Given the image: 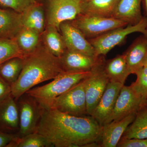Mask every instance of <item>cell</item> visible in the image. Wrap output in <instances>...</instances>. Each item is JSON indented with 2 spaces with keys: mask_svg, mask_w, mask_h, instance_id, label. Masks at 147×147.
Returning a JSON list of instances; mask_svg holds the SVG:
<instances>
[{
  "mask_svg": "<svg viewBox=\"0 0 147 147\" xmlns=\"http://www.w3.org/2000/svg\"><path fill=\"white\" fill-rule=\"evenodd\" d=\"M87 39L99 36L114 29L125 26V22L114 17H104L81 13L70 21Z\"/></svg>",
  "mask_w": 147,
  "mask_h": 147,
  "instance_id": "obj_6",
  "label": "cell"
},
{
  "mask_svg": "<svg viewBox=\"0 0 147 147\" xmlns=\"http://www.w3.org/2000/svg\"><path fill=\"white\" fill-rule=\"evenodd\" d=\"M25 55L18 47L16 39L0 38V65L11 58H24Z\"/></svg>",
  "mask_w": 147,
  "mask_h": 147,
  "instance_id": "obj_27",
  "label": "cell"
},
{
  "mask_svg": "<svg viewBox=\"0 0 147 147\" xmlns=\"http://www.w3.org/2000/svg\"><path fill=\"white\" fill-rule=\"evenodd\" d=\"M146 102H147V101H146Z\"/></svg>",
  "mask_w": 147,
  "mask_h": 147,
  "instance_id": "obj_36",
  "label": "cell"
},
{
  "mask_svg": "<svg viewBox=\"0 0 147 147\" xmlns=\"http://www.w3.org/2000/svg\"><path fill=\"white\" fill-rule=\"evenodd\" d=\"M134 32H141L147 36V16H143L141 21L135 25L117 28L88 40L94 48L96 56H105L123 42L128 35Z\"/></svg>",
  "mask_w": 147,
  "mask_h": 147,
  "instance_id": "obj_4",
  "label": "cell"
},
{
  "mask_svg": "<svg viewBox=\"0 0 147 147\" xmlns=\"http://www.w3.org/2000/svg\"><path fill=\"white\" fill-rule=\"evenodd\" d=\"M142 1L143 2L144 8L147 16V0H142Z\"/></svg>",
  "mask_w": 147,
  "mask_h": 147,
  "instance_id": "obj_33",
  "label": "cell"
},
{
  "mask_svg": "<svg viewBox=\"0 0 147 147\" xmlns=\"http://www.w3.org/2000/svg\"></svg>",
  "mask_w": 147,
  "mask_h": 147,
  "instance_id": "obj_37",
  "label": "cell"
},
{
  "mask_svg": "<svg viewBox=\"0 0 147 147\" xmlns=\"http://www.w3.org/2000/svg\"><path fill=\"white\" fill-rule=\"evenodd\" d=\"M86 79L55 98L47 108L56 109L74 116L88 115L85 92Z\"/></svg>",
  "mask_w": 147,
  "mask_h": 147,
  "instance_id": "obj_5",
  "label": "cell"
},
{
  "mask_svg": "<svg viewBox=\"0 0 147 147\" xmlns=\"http://www.w3.org/2000/svg\"><path fill=\"white\" fill-rule=\"evenodd\" d=\"M142 0H119L113 17L127 25L138 24L143 18L141 12Z\"/></svg>",
  "mask_w": 147,
  "mask_h": 147,
  "instance_id": "obj_18",
  "label": "cell"
},
{
  "mask_svg": "<svg viewBox=\"0 0 147 147\" xmlns=\"http://www.w3.org/2000/svg\"><path fill=\"white\" fill-rule=\"evenodd\" d=\"M119 0H87L81 3L82 13L93 16L113 17Z\"/></svg>",
  "mask_w": 147,
  "mask_h": 147,
  "instance_id": "obj_21",
  "label": "cell"
},
{
  "mask_svg": "<svg viewBox=\"0 0 147 147\" xmlns=\"http://www.w3.org/2000/svg\"><path fill=\"white\" fill-rule=\"evenodd\" d=\"M123 84L109 82L92 116L102 125L114 109Z\"/></svg>",
  "mask_w": 147,
  "mask_h": 147,
  "instance_id": "obj_12",
  "label": "cell"
},
{
  "mask_svg": "<svg viewBox=\"0 0 147 147\" xmlns=\"http://www.w3.org/2000/svg\"><path fill=\"white\" fill-rule=\"evenodd\" d=\"M24 63V58L16 57L0 65V77L11 86L18 79Z\"/></svg>",
  "mask_w": 147,
  "mask_h": 147,
  "instance_id": "obj_25",
  "label": "cell"
},
{
  "mask_svg": "<svg viewBox=\"0 0 147 147\" xmlns=\"http://www.w3.org/2000/svg\"><path fill=\"white\" fill-rule=\"evenodd\" d=\"M57 28L47 25L41 34L42 43L55 57L60 58L66 50L65 43L61 34Z\"/></svg>",
  "mask_w": 147,
  "mask_h": 147,
  "instance_id": "obj_23",
  "label": "cell"
},
{
  "mask_svg": "<svg viewBox=\"0 0 147 147\" xmlns=\"http://www.w3.org/2000/svg\"><path fill=\"white\" fill-rule=\"evenodd\" d=\"M36 2V0H0V5L21 13Z\"/></svg>",
  "mask_w": 147,
  "mask_h": 147,
  "instance_id": "obj_29",
  "label": "cell"
},
{
  "mask_svg": "<svg viewBox=\"0 0 147 147\" xmlns=\"http://www.w3.org/2000/svg\"><path fill=\"white\" fill-rule=\"evenodd\" d=\"M104 56L91 57L66 49L60 58L65 71H88L99 63Z\"/></svg>",
  "mask_w": 147,
  "mask_h": 147,
  "instance_id": "obj_13",
  "label": "cell"
},
{
  "mask_svg": "<svg viewBox=\"0 0 147 147\" xmlns=\"http://www.w3.org/2000/svg\"><path fill=\"white\" fill-rule=\"evenodd\" d=\"M144 102L131 86L122 87L114 109L105 124L124 118L126 116L136 113Z\"/></svg>",
  "mask_w": 147,
  "mask_h": 147,
  "instance_id": "obj_10",
  "label": "cell"
},
{
  "mask_svg": "<svg viewBox=\"0 0 147 147\" xmlns=\"http://www.w3.org/2000/svg\"><path fill=\"white\" fill-rule=\"evenodd\" d=\"M143 67H147V56L146 57V59L144 61V63H143Z\"/></svg>",
  "mask_w": 147,
  "mask_h": 147,
  "instance_id": "obj_34",
  "label": "cell"
},
{
  "mask_svg": "<svg viewBox=\"0 0 147 147\" xmlns=\"http://www.w3.org/2000/svg\"><path fill=\"white\" fill-rule=\"evenodd\" d=\"M79 1L81 3L84 2L86 1L87 0H79Z\"/></svg>",
  "mask_w": 147,
  "mask_h": 147,
  "instance_id": "obj_35",
  "label": "cell"
},
{
  "mask_svg": "<svg viewBox=\"0 0 147 147\" xmlns=\"http://www.w3.org/2000/svg\"><path fill=\"white\" fill-rule=\"evenodd\" d=\"M136 81L130 86L141 97L142 100L146 102L147 100V67H143L135 74Z\"/></svg>",
  "mask_w": 147,
  "mask_h": 147,
  "instance_id": "obj_28",
  "label": "cell"
},
{
  "mask_svg": "<svg viewBox=\"0 0 147 147\" xmlns=\"http://www.w3.org/2000/svg\"><path fill=\"white\" fill-rule=\"evenodd\" d=\"M123 54L129 74H135L143 67V63L147 56V36L144 35L137 38Z\"/></svg>",
  "mask_w": 147,
  "mask_h": 147,
  "instance_id": "obj_16",
  "label": "cell"
},
{
  "mask_svg": "<svg viewBox=\"0 0 147 147\" xmlns=\"http://www.w3.org/2000/svg\"><path fill=\"white\" fill-rule=\"evenodd\" d=\"M105 58L91 71L86 79L85 92L87 113L92 116L110 82L104 69Z\"/></svg>",
  "mask_w": 147,
  "mask_h": 147,
  "instance_id": "obj_7",
  "label": "cell"
},
{
  "mask_svg": "<svg viewBox=\"0 0 147 147\" xmlns=\"http://www.w3.org/2000/svg\"><path fill=\"white\" fill-rule=\"evenodd\" d=\"M104 69L110 82H117L123 85L129 75L126 60L123 54L105 60Z\"/></svg>",
  "mask_w": 147,
  "mask_h": 147,
  "instance_id": "obj_20",
  "label": "cell"
},
{
  "mask_svg": "<svg viewBox=\"0 0 147 147\" xmlns=\"http://www.w3.org/2000/svg\"><path fill=\"white\" fill-rule=\"evenodd\" d=\"M117 147H147V138L121 139L117 145Z\"/></svg>",
  "mask_w": 147,
  "mask_h": 147,
  "instance_id": "obj_30",
  "label": "cell"
},
{
  "mask_svg": "<svg viewBox=\"0 0 147 147\" xmlns=\"http://www.w3.org/2000/svg\"><path fill=\"white\" fill-rule=\"evenodd\" d=\"M23 28L21 13L0 8V38L15 39Z\"/></svg>",
  "mask_w": 147,
  "mask_h": 147,
  "instance_id": "obj_17",
  "label": "cell"
},
{
  "mask_svg": "<svg viewBox=\"0 0 147 147\" xmlns=\"http://www.w3.org/2000/svg\"><path fill=\"white\" fill-rule=\"evenodd\" d=\"M146 138H147V102L143 104L138 110L134 120L129 125L121 139Z\"/></svg>",
  "mask_w": 147,
  "mask_h": 147,
  "instance_id": "obj_22",
  "label": "cell"
},
{
  "mask_svg": "<svg viewBox=\"0 0 147 147\" xmlns=\"http://www.w3.org/2000/svg\"><path fill=\"white\" fill-rule=\"evenodd\" d=\"M11 94V86L0 77V102Z\"/></svg>",
  "mask_w": 147,
  "mask_h": 147,
  "instance_id": "obj_32",
  "label": "cell"
},
{
  "mask_svg": "<svg viewBox=\"0 0 147 147\" xmlns=\"http://www.w3.org/2000/svg\"><path fill=\"white\" fill-rule=\"evenodd\" d=\"M63 71L60 58L50 53L41 42L34 51L24 57L22 71L11 86V95L16 101L35 86L53 80Z\"/></svg>",
  "mask_w": 147,
  "mask_h": 147,
  "instance_id": "obj_2",
  "label": "cell"
},
{
  "mask_svg": "<svg viewBox=\"0 0 147 147\" xmlns=\"http://www.w3.org/2000/svg\"><path fill=\"white\" fill-rule=\"evenodd\" d=\"M59 29L67 49L91 57H98L88 40L70 21L62 23Z\"/></svg>",
  "mask_w": 147,
  "mask_h": 147,
  "instance_id": "obj_11",
  "label": "cell"
},
{
  "mask_svg": "<svg viewBox=\"0 0 147 147\" xmlns=\"http://www.w3.org/2000/svg\"><path fill=\"white\" fill-rule=\"evenodd\" d=\"M136 113L120 120L113 121L102 126L100 147H116L129 125L133 122Z\"/></svg>",
  "mask_w": 147,
  "mask_h": 147,
  "instance_id": "obj_15",
  "label": "cell"
},
{
  "mask_svg": "<svg viewBox=\"0 0 147 147\" xmlns=\"http://www.w3.org/2000/svg\"><path fill=\"white\" fill-rule=\"evenodd\" d=\"M36 132L56 147H100L102 126L92 116H76L41 107Z\"/></svg>",
  "mask_w": 147,
  "mask_h": 147,
  "instance_id": "obj_1",
  "label": "cell"
},
{
  "mask_svg": "<svg viewBox=\"0 0 147 147\" xmlns=\"http://www.w3.org/2000/svg\"><path fill=\"white\" fill-rule=\"evenodd\" d=\"M54 147L45 137L36 132L30 133L22 137H18L11 142L8 147Z\"/></svg>",
  "mask_w": 147,
  "mask_h": 147,
  "instance_id": "obj_26",
  "label": "cell"
},
{
  "mask_svg": "<svg viewBox=\"0 0 147 147\" xmlns=\"http://www.w3.org/2000/svg\"><path fill=\"white\" fill-rule=\"evenodd\" d=\"M19 120V137L36 132L39 123L41 107L35 99L26 93L16 100Z\"/></svg>",
  "mask_w": 147,
  "mask_h": 147,
  "instance_id": "obj_8",
  "label": "cell"
},
{
  "mask_svg": "<svg viewBox=\"0 0 147 147\" xmlns=\"http://www.w3.org/2000/svg\"><path fill=\"white\" fill-rule=\"evenodd\" d=\"M41 34L23 27L16 36L18 47L25 55L34 51L41 43Z\"/></svg>",
  "mask_w": 147,
  "mask_h": 147,
  "instance_id": "obj_24",
  "label": "cell"
},
{
  "mask_svg": "<svg viewBox=\"0 0 147 147\" xmlns=\"http://www.w3.org/2000/svg\"><path fill=\"white\" fill-rule=\"evenodd\" d=\"M81 13V3L79 0H49L47 25L55 27L60 31L62 23L74 20Z\"/></svg>",
  "mask_w": 147,
  "mask_h": 147,
  "instance_id": "obj_9",
  "label": "cell"
},
{
  "mask_svg": "<svg viewBox=\"0 0 147 147\" xmlns=\"http://www.w3.org/2000/svg\"><path fill=\"white\" fill-rule=\"evenodd\" d=\"M21 14L23 27L42 34L46 28V19L42 4L35 3Z\"/></svg>",
  "mask_w": 147,
  "mask_h": 147,
  "instance_id": "obj_19",
  "label": "cell"
},
{
  "mask_svg": "<svg viewBox=\"0 0 147 147\" xmlns=\"http://www.w3.org/2000/svg\"><path fill=\"white\" fill-rule=\"evenodd\" d=\"M18 137V134L6 133L0 130V147H8Z\"/></svg>",
  "mask_w": 147,
  "mask_h": 147,
  "instance_id": "obj_31",
  "label": "cell"
},
{
  "mask_svg": "<svg viewBox=\"0 0 147 147\" xmlns=\"http://www.w3.org/2000/svg\"><path fill=\"white\" fill-rule=\"evenodd\" d=\"M88 71H63L49 84L31 89L26 93L41 108H47L53 100L76 86L90 74Z\"/></svg>",
  "mask_w": 147,
  "mask_h": 147,
  "instance_id": "obj_3",
  "label": "cell"
},
{
  "mask_svg": "<svg viewBox=\"0 0 147 147\" xmlns=\"http://www.w3.org/2000/svg\"><path fill=\"white\" fill-rule=\"evenodd\" d=\"M0 130L11 134L19 132L18 106L11 94L0 102Z\"/></svg>",
  "mask_w": 147,
  "mask_h": 147,
  "instance_id": "obj_14",
  "label": "cell"
}]
</instances>
